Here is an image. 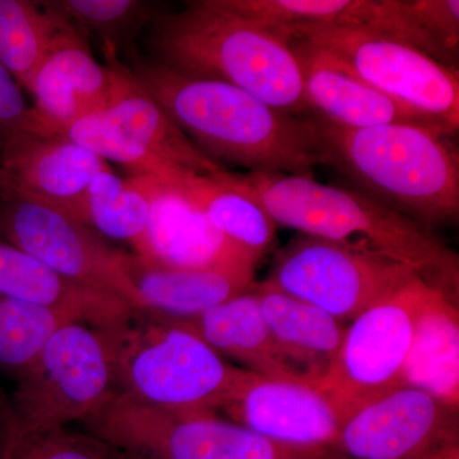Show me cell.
<instances>
[{
	"mask_svg": "<svg viewBox=\"0 0 459 459\" xmlns=\"http://www.w3.org/2000/svg\"><path fill=\"white\" fill-rule=\"evenodd\" d=\"M134 82L155 100L193 143L212 159L250 172L310 175L325 165L314 117L283 113L221 81L192 77L133 56Z\"/></svg>",
	"mask_w": 459,
	"mask_h": 459,
	"instance_id": "1",
	"label": "cell"
},
{
	"mask_svg": "<svg viewBox=\"0 0 459 459\" xmlns=\"http://www.w3.org/2000/svg\"><path fill=\"white\" fill-rule=\"evenodd\" d=\"M221 179L255 199L276 225L401 263L457 301V253L430 230L359 190L320 184L310 175L231 174Z\"/></svg>",
	"mask_w": 459,
	"mask_h": 459,
	"instance_id": "2",
	"label": "cell"
},
{
	"mask_svg": "<svg viewBox=\"0 0 459 459\" xmlns=\"http://www.w3.org/2000/svg\"><path fill=\"white\" fill-rule=\"evenodd\" d=\"M153 22L156 62L232 84L283 113L313 117L291 44L270 27L230 11L221 0L189 2Z\"/></svg>",
	"mask_w": 459,
	"mask_h": 459,
	"instance_id": "3",
	"label": "cell"
},
{
	"mask_svg": "<svg viewBox=\"0 0 459 459\" xmlns=\"http://www.w3.org/2000/svg\"><path fill=\"white\" fill-rule=\"evenodd\" d=\"M314 119L325 165L346 175L362 195L427 229L457 221L459 161L449 134L411 124L349 129Z\"/></svg>",
	"mask_w": 459,
	"mask_h": 459,
	"instance_id": "4",
	"label": "cell"
},
{
	"mask_svg": "<svg viewBox=\"0 0 459 459\" xmlns=\"http://www.w3.org/2000/svg\"><path fill=\"white\" fill-rule=\"evenodd\" d=\"M99 329L110 352L115 394L171 411L225 410L247 370L162 316L134 312Z\"/></svg>",
	"mask_w": 459,
	"mask_h": 459,
	"instance_id": "5",
	"label": "cell"
},
{
	"mask_svg": "<svg viewBox=\"0 0 459 459\" xmlns=\"http://www.w3.org/2000/svg\"><path fill=\"white\" fill-rule=\"evenodd\" d=\"M83 424L140 459H333L272 442L216 412L156 409L117 394Z\"/></svg>",
	"mask_w": 459,
	"mask_h": 459,
	"instance_id": "6",
	"label": "cell"
},
{
	"mask_svg": "<svg viewBox=\"0 0 459 459\" xmlns=\"http://www.w3.org/2000/svg\"><path fill=\"white\" fill-rule=\"evenodd\" d=\"M272 30L289 42L313 45L374 89L430 117L452 134L458 131L459 77L455 66L437 62L409 42L368 30L331 26Z\"/></svg>",
	"mask_w": 459,
	"mask_h": 459,
	"instance_id": "7",
	"label": "cell"
},
{
	"mask_svg": "<svg viewBox=\"0 0 459 459\" xmlns=\"http://www.w3.org/2000/svg\"><path fill=\"white\" fill-rule=\"evenodd\" d=\"M16 382L8 421L23 429L83 424L115 394L107 343L99 329L81 322L63 325Z\"/></svg>",
	"mask_w": 459,
	"mask_h": 459,
	"instance_id": "8",
	"label": "cell"
},
{
	"mask_svg": "<svg viewBox=\"0 0 459 459\" xmlns=\"http://www.w3.org/2000/svg\"><path fill=\"white\" fill-rule=\"evenodd\" d=\"M434 290L415 276L346 328L331 370L313 385L327 395L343 421L364 404L402 386L420 316Z\"/></svg>",
	"mask_w": 459,
	"mask_h": 459,
	"instance_id": "9",
	"label": "cell"
},
{
	"mask_svg": "<svg viewBox=\"0 0 459 459\" xmlns=\"http://www.w3.org/2000/svg\"><path fill=\"white\" fill-rule=\"evenodd\" d=\"M126 74V86L110 105L56 133L104 161L124 166L133 177L174 179L226 171L181 132L164 108L134 82L128 68Z\"/></svg>",
	"mask_w": 459,
	"mask_h": 459,
	"instance_id": "10",
	"label": "cell"
},
{
	"mask_svg": "<svg viewBox=\"0 0 459 459\" xmlns=\"http://www.w3.org/2000/svg\"><path fill=\"white\" fill-rule=\"evenodd\" d=\"M415 276L406 265L385 256L301 235L280 250L265 282L346 322L358 318Z\"/></svg>",
	"mask_w": 459,
	"mask_h": 459,
	"instance_id": "11",
	"label": "cell"
},
{
	"mask_svg": "<svg viewBox=\"0 0 459 459\" xmlns=\"http://www.w3.org/2000/svg\"><path fill=\"white\" fill-rule=\"evenodd\" d=\"M0 235L66 279L114 296L138 312L143 304L123 265L124 250L65 212L23 199L0 198Z\"/></svg>",
	"mask_w": 459,
	"mask_h": 459,
	"instance_id": "12",
	"label": "cell"
},
{
	"mask_svg": "<svg viewBox=\"0 0 459 459\" xmlns=\"http://www.w3.org/2000/svg\"><path fill=\"white\" fill-rule=\"evenodd\" d=\"M458 411L402 385L356 410L341 427L333 459H425L458 443Z\"/></svg>",
	"mask_w": 459,
	"mask_h": 459,
	"instance_id": "13",
	"label": "cell"
},
{
	"mask_svg": "<svg viewBox=\"0 0 459 459\" xmlns=\"http://www.w3.org/2000/svg\"><path fill=\"white\" fill-rule=\"evenodd\" d=\"M107 161L35 123L12 135L0 151V198L54 208L86 225L87 189Z\"/></svg>",
	"mask_w": 459,
	"mask_h": 459,
	"instance_id": "14",
	"label": "cell"
},
{
	"mask_svg": "<svg viewBox=\"0 0 459 459\" xmlns=\"http://www.w3.org/2000/svg\"><path fill=\"white\" fill-rule=\"evenodd\" d=\"M237 424L272 442L331 455L343 420L310 383L247 371L225 409Z\"/></svg>",
	"mask_w": 459,
	"mask_h": 459,
	"instance_id": "15",
	"label": "cell"
},
{
	"mask_svg": "<svg viewBox=\"0 0 459 459\" xmlns=\"http://www.w3.org/2000/svg\"><path fill=\"white\" fill-rule=\"evenodd\" d=\"M128 80L117 57L101 65L91 53L82 32L68 25L33 78L32 117L38 126L60 132L72 123L98 113L122 92Z\"/></svg>",
	"mask_w": 459,
	"mask_h": 459,
	"instance_id": "16",
	"label": "cell"
},
{
	"mask_svg": "<svg viewBox=\"0 0 459 459\" xmlns=\"http://www.w3.org/2000/svg\"><path fill=\"white\" fill-rule=\"evenodd\" d=\"M150 201V221L137 255L168 268L255 267L240 247L213 228L177 184L153 175L133 177Z\"/></svg>",
	"mask_w": 459,
	"mask_h": 459,
	"instance_id": "17",
	"label": "cell"
},
{
	"mask_svg": "<svg viewBox=\"0 0 459 459\" xmlns=\"http://www.w3.org/2000/svg\"><path fill=\"white\" fill-rule=\"evenodd\" d=\"M290 44L300 65L305 98L313 117L349 129L411 124L452 134L430 117L365 83L313 45L301 40Z\"/></svg>",
	"mask_w": 459,
	"mask_h": 459,
	"instance_id": "18",
	"label": "cell"
},
{
	"mask_svg": "<svg viewBox=\"0 0 459 459\" xmlns=\"http://www.w3.org/2000/svg\"><path fill=\"white\" fill-rule=\"evenodd\" d=\"M235 13L279 29L331 26L368 30L413 45L440 60L437 50L420 26L413 0H221Z\"/></svg>",
	"mask_w": 459,
	"mask_h": 459,
	"instance_id": "19",
	"label": "cell"
},
{
	"mask_svg": "<svg viewBox=\"0 0 459 459\" xmlns=\"http://www.w3.org/2000/svg\"><path fill=\"white\" fill-rule=\"evenodd\" d=\"M123 265L144 312L170 318L199 316L255 285V267H160L129 252H123Z\"/></svg>",
	"mask_w": 459,
	"mask_h": 459,
	"instance_id": "20",
	"label": "cell"
},
{
	"mask_svg": "<svg viewBox=\"0 0 459 459\" xmlns=\"http://www.w3.org/2000/svg\"><path fill=\"white\" fill-rule=\"evenodd\" d=\"M0 296L47 307L93 328L117 325L138 310L66 279L29 253L0 241Z\"/></svg>",
	"mask_w": 459,
	"mask_h": 459,
	"instance_id": "21",
	"label": "cell"
},
{
	"mask_svg": "<svg viewBox=\"0 0 459 459\" xmlns=\"http://www.w3.org/2000/svg\"><path fill=\"white\" fill-rule=\"evenodd\" d=\"M262 316L287 364L304 382H320L336 360L346 328L319 307L298 300L270 283H255Z\"/></svg>",
	"mask_w": 459,
	"mask_h": 459,
	"instance_id": "22",
	"label": "cell"
},
{
	"mask_svg": "<svg viewBox=\"0 0 459 459\" xmlns=\"http://www.w3.org/2000/svg\"><path fill=\"white\" fill-rule=\"evenodd\" d=\"M160 316L192 332L219 355L234 359L247 371L280 379H300L281 355L271 336L255 285L249 291L199 316L190 318Z\"/></svg>",
	"mask_w": 459,
	"mask_h": 459,
	"instance_id": "23",
	"label": "cell"
},
{
	"mask_svg": "<svg viewBox=\"0 0 459 459\" xmlns=\"http://www.w3.org/2000/svg\"><path fill=\"white\" fill-rule=\"evenodd\" d=\"M457 301L434 290L418 323L402 385L427 392L452 410L459 403Z\"/></svg>",
	"mask_w": 459,
	"mask_h": 459,
	"instance_id": "24",
	"label": "cell"
},
{
	"mask_svg": "<svg viewBox=\"0 0 459 459\" xmlns=\"http://www.w3.org/2000/svg\"><path fill=\"white\" fill-rule=\"evenodd\" d=\"M221 174L180 175L168 180L177 184L198 205L213 228L256 264L273 246L276 222L255 199L225 183Z\"/></svg>",
	"mask_w": 459,
	"mask_h": 459,
	"instance_id": "25",
	"label": "cell"
},
{
	"mask_svg": "<svg viewBox=\"0 0 459 459\" xmlns=\"http://www.w3.org/2000/svg\"><path fill=\"white\" fill-rule=\"evenodd\" d=\"M68 25L38 3L0 0V65L30 92L42 62Z\"/></svg>",
	"mask_w": 459,
	"mask_h": 459,
	"instance_id": "26",
	"label": "cell"
},
{
	"mask_svg": "<svg viewBox=\"0 0 459 459\" xmlns=\"http://www.w3.org/2000/svg\"><path fill=\"white\" fill-rule=\"evenodd\" d=\"M150 212L147 195L134 178L123 180L108 168L91 180L86 225L101 237L124 241L137 253L146 235Z\"/></svg>",
	"mask_w": 459,
	"mask_h": 459,
	"instance_id": "27",
	"label": "cell"
},
{
	"mask_svg": "<svg viewBox=\"0 0 459 459\" xmlns=\"http://www.w3.org/2000/svg\"><path fill=\"white\" fill-rule=\"evenodd\" d=\"M71 322L75 320L47 307L0 296V368L20 376Z\"/></svg>",
	"mask_w": 459,
	"mask_h": 459,
	"instance_id": "28",
	"label": "cell"
},
{
	"mask_svg": "<svg viewBox=\"0 0 459 459\" xmlns=\"http://www.w3.org/2000/svg\"><path fill=\"white\" fill-rule=\"evenodd\" d=\"M41 4L83 35L99 36L107 57H117L120 45L156 18L153 5L140 0H56Z\"/></svg>",
	"mask_w": 459,
	"mask_h": 459,
	"instance_id": "29",
	"label": "cell"
},
{
	"mask_svg": "<svg viewBox=\"0 0 459 459\" xmlns=\"http://www.w3.org/2000/svg\"><path fill=\"white\" fill-rule=\"evenodd\" d=\"M0 459H140L108 440L68 427L23 429L8 421Z\"/></svg>",
	"mask_w": 459,
	"mask_h": 459,
	"instance_id": "30",
	"label": "cell"
},
{
	"mask_svg": "<svg viewBox=\"0 0 459 459\" xmlns=\"http://www.w3.org/2000/svg\"><path fill=\"white\" fill-rule=\"evenodd\" d=\"M31 114L22 87L0 65V151L12 135L26 128Z\"/></svg>",
	"mask_w": 459,
	"mask_h": 459,
	"instance_id": "31",
	"label": "cell"
},
{
	"mask_svg": "<svg viewBox=\"0 0 459 459\" xmlns=\"http://www.w3.org/2000/svg\"><path fill=\"white\" fill-rule=\"evenodd\" d=\"M8 397L0 394V453L4 443L5 430H7Z\"/></svg>",
	"mask_w": 459,
	"mask_h": 459,
	"instance_id": "32",
	"label": "cell"
},
{
	"mask_svg": "<svg viewBox=\"0 0 459 459\" xmlns=\"http://www.w3.org/2000/svg\"><path fill=\"white\" fill-rule=\"evenodd\" d=\"M425 459H459V446L458 443L449 444V446H443L437 449Z\"/></svg>",
	"mask_w": 459,
	"mask_h": 459,
	"instance_id": "33",
	"label": "cell"
}]
</instances>
